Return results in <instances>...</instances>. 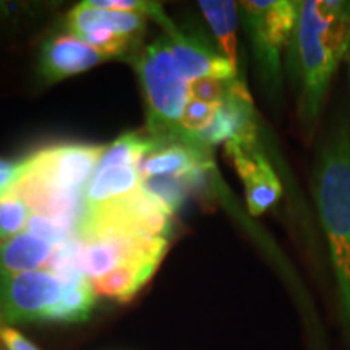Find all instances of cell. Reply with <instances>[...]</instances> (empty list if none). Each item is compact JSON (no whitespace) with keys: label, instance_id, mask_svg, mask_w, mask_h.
Wrapping results in <instances>:
<instances>
[{"label":"cell","instance_id":"1","mask_svg":"<svg viewBox=\"0 0 350 350\" xmlns=\"http://www.w3.org/2000/svg\"><path fill=\"white\" fill-rule=\"evenodd\" d=\"M350 55V0H301L287 70L306 139L314 137L332 80Z\"/></svg>","mask_w":350,"mask_h":350},{"label":"cell","instance_id":"2","mask_svg":"<svg viewBox=\"0 0 350 350\" xmlns=\"http://www.w3.org/2000/svg\"><path fill=\"white\" fill-rule=\"evenodd\" d=\"M312 193L331 269L332 317L340 349L350 350V124L334 120L319 139Z\"/></svg>","mask_w":350,"mask_h":350},{"label":"cell","instance_id":"3","mask_svg":"<svg viewBox=\"0 0 350 350\" xmlns=\"http://www.w3.org/2000/svg\"><path fill=\"white\" fill-rule=\"evenodd\" d=\"M137 70L150 116V133L159 142L180 137L178 122L190 99V81L178 68L165 39H157L142 52Z\"/></svg>","mask_w":350,"mask_h":350},{"label":"cell","instance_id":"4","mask_svg":"<svg viewBox=\"0 0 350 350\" xmlns=\"http://www.w3.org/2000/svg\"><path fill=\"white\" fill-rule=\"evenodd\" d=\"M262 86L268 93L281 88L282 52L292 41L300 2L297 0H247L240 2Z\"/></svg>","mask_w":350,"mask_h":350},{"label":"cell","instance_id":"5","mask_svg":"<svg viewBox=\"0 0 350 350\" xmlns=\"http://www.w3.org/2000/svg\"><path fill=\"white\" fill-rule=\"evenodd\" d=\"M64 282L47 269L0 274V314L12 323L51 319Z\"/></svg>","mask_w":350,"mask_h":350},{"label":"cell","instance_id":"6","mask_svg":"<svg viewBox=\"0 0 350 350\" xmlns=\"http://www.w3.org/2000/svg\"><path fill=\"white\" fill-rule=\"evenodd\" d=\"M104 151L106 146L96 144H55L20 161V169L62 190L85 193Z\"/></svg>","mask_w":350,"mask_h":350},{"label":"cell","instance_id":"7","mask_svg":"<svg viewBox=\"0 0 350 350\" xmlns=\"http://www.w3.org/2000/svg\"><path fill=\"white\" fill-rule=\"evenodd\" d=\"M226 154L243 183L250 214L260 216L274 206L282 195V183L261 151L256 131L226 142Z\"/></svg>","mask_w":350,"mask_h":350},{"label":"cell","instance_id":"8","mask_svg":"<svg viewBox=\"0 0 350 350\" xmlns=\"http://www.w3.org/2000/svg\"><path fill=\"white\" fill-rule=\"evenodd\" d=\"M211 165L206 148L200 146L182 133L177 138L161 139L143 161L139 175L142 180L150 177H178L208 170Z\"/></svg>","mask_w":350,"mask_h":350},{"label":"cell","instance_id":"9","mask_svg":"<svg viewBox=\"0 0 350 350\" xmlns=\"http://www.w3.org/2000/svg\"><path fill=\"white\" fill-rule=\"evenodd\" d=\"M165 42L183 77L190 83L201 78H217V80L239 78V73L235 72L224 54L216 52L206 44L183 36L172 29L169 31Z\"/></svg>","mask_w":350,"mask_h":350},{"label":"cell","instance_id":"10","mask_svg":"<svg viewBox=\"0 0 350 350\" xmlns=\"http://www.w3.org/2000/svg\"><path fill=\"white\" fill-rule=\"evenodd\" d=\"M111 57L103 54L77 36H57L42 47L41 72L49 83L78 75L106 62Z\"/></svg>","mask_w":350,"mask_h":350},{"label":"cell","instance_id":"11","mask_svg":"<svg viewBox=\"0 0 350 350\" xmlns=\"http://www.w3.org/2000/svg\"><path fill=\"white\" fill-rule=\"evenodd\" d=\"M144 23L146 18L143 13L104 10V8L91 7L88 2L80 3L67 16L68 29L77 38L93 29H109L120 36L133 38L143 31Z\"/></svg>","mask_w":350,"mask_h":350},{"label":"cell","instance_id":"12","mask_svg":"<svg viewBox=\"0 0 350 350\" xmlns=\"http://www.w3.org/2000/svg\"><path fill=\"white\" fill-rule=\"evenodd\" d=\"M139 188H142L139 169L131 165H103L96 170L85 191L86 209L112 203Z\"/></svg>","mask_w":350,"mask_h":350},{"label":"cell","instance_id":"13","mask_svg":"<svg viewBox=\"0 0 350 350\" xmlns=\"http://www.w3.org/2000/svg\"><path fill=\"white\" fill-rule=\"evenodd\" d=\"M159 265L161 261L157 260H133L119 265L91 284L96 294L119 301H129L150 281Z\"/></svg>","mask_w":350,"mask_h":350},{"label":"cell","instance_id":"14","mask_svg":"<svg viewBox=\"0 0 350 350\" xmlns=\"http://www.w3.org/2000/svg\"><path fill=\"white\" fill-rule=\"evenodd\" d=\"M52 250L54 247L51 243L34 237L29 232H21L0 242V274L28 273L46 268Z\"/></svg>","mask_w":350,"mask_h":350},{"label":"cell","instance_id":"15","mask_svg":"<svg viewBox=\"0 0 350 350\" xmlns=\"http://www.w3.org/2000/svg\"><path fill=\"white\" fill-rule=\"evenodd\" d=\"M204 18L211 26L214 36L219 41L221 52L229 60L235 72L239 73V51H237V26L239 7L235 2L224 0H203L198 2Z\"/></svg>","mask_w":350,"mask_h":350},{"label":"cell","instance_id":"16","mask_svg":"<svg viewBox=\"0 0 350 350\" xmlns=\"http://www.w3.org/2000/svg\"><path fill=\"white\" fill-rule=\"evenodd\" d=\"M204 174H206V170L178 175V177L175 175V177L143 178L142 188L144 193L150 196L152 201H156L161 208L174 214L182 206L183 201L190 195V191L203 183Z\"/></svg>","mask_w":350,"mask_h":350},{"label":"cell","instance_id":"17","mask_svg":"<svg viewBox=\"0 0 350 350\" xmlns=\"http://www.w3.org/2000/svg\"><path fill=\"white\" fill-rule=\"evenodd\" d=\"M157 139L148 131H133L125 133L117 138L111 146L106 148L100 157L98 167L103 165H131V167H142L146 156L157 146Z\"/></svg>","mask_w":350,"mask_h":350},{"label":"cell","instance_id":"18","mask_svg":"<svg viewBox=\"0 0 350 350\" xmlns=\"http://www.w3.org/2000/svg\"><path fill=\"white\" fill-rule=\"evenodd\" d=\"M96 301L93 284L88 278L64 282V294L52 312L54 321H81L90 317Z\"/></svg>","mask_w":350,"mask_h":350},{"label":"cell","instance_id":"19","mask_svg":"<svg viewBox=\"0 0 350 350\" xmlns=\"http://www.w3.org/2000/svg\"><path fill=\"white\" fill-rule=\"evenodd\" d=\"M29 216L31 209L18 195L10 190L0 195V242L21 234Z\"/></svg>","mask_w":350,"mask_h":350},{"label":"cell","instance_id":"20","mask_svg":"<svg viewBox=\"0 0 350 350\" xmlns=\"http://www.w3.org/2000/svg\"><path fill=\"white\" fill-rule=\"evenodd\" d=\"M26 232L33 234L34 237L44 240V242L51 243L52 247L67 242V240L78 235L77 230H73L72 227L64 224V222H59L55 221V219L44 216V214L34 213H31V216L28 219Z\"/></svg>","mask_w":350,"mask_h":350},{"label":"cell","instance_id":"21","mask_svg":"<svg viewBox=\"0 0 350 350\" xmlns=\"http://www.w3.org/2000/svg\"><path fill=\"white\" fill-rule=\"evenodd\" d=\"M222 106L224 104L203 103V100L190 98L183 109L180 122H178L180 131L182 133H198V131L208 129Z\"/></svg>","mask_w":350,"mask_h":350},{"label":"cell","instance_id":"22","mask_svg":"<svg viewBox=\"0 0 350 350\" xmlns=\"http://www.w3.org/2000/svg\"><path fill=\"white\" fill-rule=\"evenodd\" d=\"M80 39L103 54L112 57L122 54L129 47L131 38L120 36V34L109 31V29H93V31L83 34Z\"/></svg>","mask_w":350,"mask_h":350},{"label":"cell","instance_id":"23","mask_svg":"<svg viewBox=\"0 0 350 350\" xmlns=\"http://www.w3.org/2000/svg\"><path fill=\"white\" fill-rule=\"evenodd\" d=\"M0 339L8 350H38L25 336H21L18 331L10 329V327H3L0 331Z\"/></svg>","mask_w":350,"mask_h":350},{"label":"cell","instance_id":"24","mask_svg":"<svg viewBox=\"0 0 350 350\" xmlns=\"http://www.w3.org/2000/svg\"><path fill=\"white\" fill-rule=\"evenodd\" d=\"M18 170H20V163L0 157V195L5 193L8 188L12 187V183L15 182L16 175H18Z\"/></svg>","mask_w":350,"mask_h":350},{"label":"cell","instance_id":"25","mask_svg":"<svg viewBox=\"0 0 350 350\" xmlns=\"http://www.w3.org/2000/svg\"><path fill=\"white\" fill-rule=\"evenodd\" d=\"M347 60H349V72H350V55H349V59H347Z\"/></svg>","mask_w":350,"mask_h":350}]
</instances>
